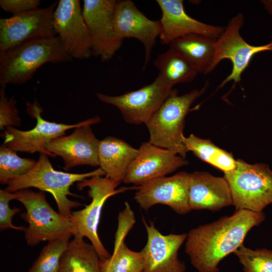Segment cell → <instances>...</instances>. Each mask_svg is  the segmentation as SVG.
Listing matches in <instances>:
<instances>
[{
  "instance_id": "cell-13",
  "label": "cell",
  "mask_w": 272,
  "mask_h": 272,
  "mask_svg": "<svg viewBox=\"0 0 272 272\" xmlns=\"http://www.w3.org/2000/svg\"><path fill=\"white\" fill-rule=\"evenodd\" d=\"M53 27L67 53L80 60L92 55L88 28L79 0H60L53 13Z\"/></svg>"
},
{
  "instance_id": "cell-7",
  "label": "cell",
  "mask_w": 272,
  "mask_h": 272,
  "mask_svg": "<svg viewBox=\"0 0 272 272\" xmlns=\"http://www.w3.org/2000/svg\"><path fill=\"white\" fill-rule=\"evenodd\" d=\"M120 183L106 177L95 176L79 182L78 189L88 187L91 203L82 210L73 212L70 219L76 233L74 236L88 238L98 253L101 260L111 256L101 242L97 229L101 210L106 200L111 196L122 192L128 188L116 189Z\"/></svg>"
},
{
  "instance_id": "cell-32",
  "label": "cell",
  "mask_w": 272,
  "mask_h": 272,
  "mask_svg": "<svg viewBox=\"0 0 272 272\" xmlns=\"http://www.w3.org/2000/svg\"><path fill=\"white\" fill-rule=\"evenodd\" d=\"M41 3L40 0H1L0 7L15 15L38 9Z\"/></svg>"
},
{
  "instance_id": "cell-16",
  "label": "cell",
  "mask_w": 272,
  "mask_h": 272,
  "mask_svg": "<svg viewBox=\"0 0 272 272\" xmlns=\"http://www.w3.org/2000/svg\"><path fill=\"white\" fill-rule=\"evenodd\" d=\"M144 223L147 241L141 251L143 258L142 272H185V264L179 259L178 251L187 234L163 235L153 223Z\"/></svg>"
},
{
  "instance_id": "cell-11",
  "label": "cell",
  "mask_w": 272,
  "mask_h": 272,
  "mask_svg": "<svg viewBox=\"0 0 272 272\" xmlns=\"http://www.w3.org/2000/svg\"><path fill=\"white\" fill-rule=\"evenodd\" d=\"M115 0H84L83 16L90 37L92 55L110 60L121 47L114 27Z\"/></svg>"
},
{
  "instance_id": "cell-28",
  "label": "cell",
  "mask_w": 272,
  "mask_h": 272,
  "mask_svg": "<svg viewBox=\"0 0 272 272\" xmlns=\"http://www.w3.org/2000/svg\"><path fill=\"white\" fill-rule=\"evenodd\" d=\"M71 237L67 236L48 241L28 272H57Z\"/></svg>"
},
{
  "instance_id": "cell-23",
  "label": "cell",
  "mask_w": 272,
  "mask_h": 272,
  "mask_svg": "<svg viewBox=\"0 0 272 272\" xmlns=\"http://www.w3.org/2000/svg\"><path fill=\"white\" fill-rule=\"evenodd\" d=\"M154 63L159 72L157 78L171 88L192 81L199 74L189 61L170 48L159 54Z\"/></svg>"
},
{
  "instance_id": "cell-25",
  "label": "cell",
  "mask_w": 272,
  "mask_h": 272,
  "mask_svg": "<svg viewBox=\"0 0 272 272\" xmlns=\"http://www.w3.org/2000/svg\"><path fill=\"white\" fill-rule=\"evenodd\" d=\"M185 144L188 151H191L199 159L224 173L231 172L236 167L237 161L232 154L216 146L209 139L190 134L188 137H185Z\"/></svg>"
},
{
  "instance_id": "cell-26",
  "label": "cell",
  "mask_w": 272,
  "mask_h": 272,
  "mask_svg": "<svg viewBox=\"0 0 272 272\" xmlns=\"http://www.w3.org/2000/svg\"><path fill=\"white\" fill-rule=\"evenodd\" d=\"M143 267L141 252L130 249L125 244L124 239H115L112 254L100 260L101 272H142Z\"/></svg>"
},
{
  "instance_id": "cell-1",
  "label": "cell",
  "mask_w": 272,
  "mask_h": 272,
  "mask_svg": "<svg viewBox=\"0 0 272 272\" xmlns=\"http://www.w3.org/2000/svg\"><path fill=\"white\" fill-rule=\"evenodd\" d=\"M265 219L261 212L236 210L210 224L191 229L187 234L185 251L199 272H218V265L240 247L247 233Z\"/></svg>"
},
{
  "instance_id": "cell-20",
  "label": "cell",
  "mask_w": 272,
  "mask_h": 272,
  "mask_svg": "<svg viewBox=\"0 0 272 272\" xmlns=\"http://www.w3.org/2000/svg\"><path fill=\"white\" fill-rule=\"evenodd\" d=\"M188 202L191 210L212 211L233 205L227 181L206 171L189 173Z\"/></svg>"
},
{
  "instance_id": "cell-8",
  "label": "cell",
  "mask_w": 272,
  "mask_h": 272,
  "mask_svg": "<svg viewBox=\"0 0 272 272\" xmlns=\"http://www.w3.org/2000/svg\"><path fill=\"white\" fill-rule=\"evenodd\" d=\"M26 112L36 120V126L29 130H21L9 126L1 134L3 144L17 152H39L54 157L46 150V145L53 140L65 135V131L86 124L99 123L100 118L95 116L74 124H66L45 120L41 116L43 109L36 99L27 103Z\"/></svg>"
},
{
  "instance_id": "cell-30",
  "label": "cell",
  "mask_w": 272,
  "mask_h": 272,
  "mask_svg": "<svg viewBox=\"0 0 272 272\" xmlns=\"http://www.w3.org/2000/svg\"><path fill=\"white\" fill-rule=\"evenodd\" d=\"M17 101L14 97L9 98L6 95L5 88L0 90V129L9 126L18 127L21 123L19 111L16 107Z\"/></svg>"
},
{
  "instance_id": "cell-21",
  "label": "cell",
  "mask_w": 272,
  "mask_h": 272,
  "mask_svg": "<svg viewBox=\"0 0 272 272\" xmlns=\"http://www.w3.org/2000/svg\"><path fill=\"white\" fill-rule=\"evenodd\" d=\"M138 154L139 149L124 141L109 136L100 141L99 166L104 172L106 177L120 183Z\"/></svg>"
},
{
  "instance_id": "cell-3",
  "label": "cell",
  "mask_w": 272,
  "mask_h": 272,
  "mask_svg": "<svg viewBox=\"0 0 272 272\" xmlns=\"http://www.w3.org/2000/svg\"><path fill=\"white\" fill-rule=\"evenodd\" d=\"M209 83L201 89L180 95L172 89L159 108L146 124L150 133L149 142L186 157L188 152L183 134L185 118L194 101L206 91Z\"/></svg>"
},
{
  "instance_id": "cell-17",
  "label": "cell",
  "mask_w": 272,
  "mask_h": 272,
  "mask_svg": "<svg viewBox=\"0 0 272 272\" xmlns=\"http://www.w3.org/2000/svg\"><path fill=\"white\" fill-rule=\"evenodd\" d=\"M188 164L185 158L169 150L149 142H144L123 182L140 186L153 179L166 176Z\"/></svg>"
},
{
  "instance_id": "cell-6",
  "label": "cell",
  "mask_w": 272,
  "mask_h": 272,
  "mask_svg": "<svg viewBox=\"0 0 272 272\" xmlns=\"http://www.w3.org/2000/svg\"><path fill=\"white\" fill-rule=\"evenodd\" d=\"M236 168L225 173L236 210L261 212L272 203V170L263 163L238 159Z\"/></svg>"
},
{
  "instance_id": "cell-33",
  "label": "cell",
  "mask_w": 272,
  "mask_h": 272,
  "mask_svg": "<svg viewBox=\"0 0 272 272\" xmlns=\"http://www.w3.org/2000/svg\"><path fill=\"white\" fill-rule=\"evenodd\" d=\"M260 2L267 12L272 16V0H262Z\"/></svg>"
},
{
  "instance_id": "cell-22",
  "label": "cell",
  "mask_w": 272,
  "mask_h": 272,
  "mask_svg": "<svg viewBox=\"0 0 272 272\" xmlns=\"http://www.w3.org/2000/svg\"><path fill=\"white\" fill-rule=\"evenodd\" d=\"M217 39L199 34H190L177 38L169 45L205 75L209 74L213 60Z\"/></svg>"
},
{
  "instance_id": "cell-29",
  "label": "cell",
  "mask_w": 272,
  "mask_h": 272,
  "mask_svg": "<svg viewBox=\"0 0 272 272\" xmlns=\"http://www.w3.org/2000/svg\"><path fill=\"white\" fill-rule=\"evenodd\" d=\"M234 253L238 257L245 272H272L271 250H252L242 244Z\"/></svg>"
},
{
  "instance_id": "cell-31",
  "label": "cell",
  "mask_w": 272,
  "mask_h": 272,
  "mask_svg": "<svg viewBox=\"0 0 272 272\" xmlns=\"http://www.w3.org/2000/svg\"><path fill=\"white\" fill-rule=\"evenodd\" d=\"M17 199L15 192H10L4 189H0V229L1 230L14 229L25 231L23 227H18L12 224L13 216L21 211L20 208H11L9 202L12 200Z\"/></svg>"
},
{
  "instance_id": "cell-2",
  "label": "cell",
  "mask_w": 272,
  "mask_h": 272,
  "mask_svg": "<svg viewBox=\"0 0 272 272\" xmlns=\"http://www.w3.org/2000/svg\"><path fill=\"white\" fill-rule=\"evenodd\" d=\"M72 59L57 36L24 43L0 53L1 87L28 82L45 63H65Z\"/></svg>"
},
{
  "instance_id": "cell-9",
  "label": "cell",
  "mask_w": 272,
  "mask_h": 272,
  "mask_svg": "<svg viewBox=\"0 0 272 272\" xmlns=\"http://www.w3.org/2000/svg\"><path fill=\"white\" fill-rule=\"evenodd\" d=\"M244 23V17L238 13L229 21L221 35L217 39L214 56L209 74L214 70L223 59L230 60L232 64L231 73L218 87L221 88L233 81L234 87L241 80V76L251 60L261 52L272 51V39L264 45L254 46L248 43L241 36L240 31Z\"/></svg>"
},
{
  "instance_id": "cell-19",
  "label": "cell",
  "mask_w": 272,
  "mask_h": 272,
  "mask_svg": "<svg viewBox=\"0 0 272 272\" xmlns=\"http://www.w3.org/2000/svg\"><path fill=\"white\" fill-rule=\"evenodd\" d=\"M156 3L162 12L160 20L162 32L159 37L162 44L169 45L177 38L190 34L217 39L225 29V27L206 24L189 16L182 0H157Z\"/></svg>"
},
{
  "instance_id": "cell-15",
  "label": "cell",
  "mask_w": 272,
  "mask_h": 272,
  "mask_svg": "<svg viewBox=\"0 0 272 272\" xmlns=\"http://www.w3.org/2000/svg\"><path fill=\"white\" fill-rule=\"evenodd\" d=\"M116 37L121 41L134 38L145 49V65L149 63L156 40L162 32L159 20H152L141 12L130 0L116 1L114 16Z\"/></svg>"
},
{
  "instance_id": "cell-10",
  "label": "cell",
  "mask_w": 272,
  "mask_h": 272,
  "mask_svg": "<svg viewBox=\"0 0 272 272\" xmlns=\"http://www.w3.org/2000/svg\"><path fill=\"white\" fill-rule=\"evenodd\" d=\"M58 2L0 19V53L24 43L57 36L53 13Z\"/></svg>"
},
{
  "instance_id": "cell-18",
  "label": "cell",
  "mask_w": 272,
  "mask_h": 272,
  "mask_svg": "<svg viewBox=\"0 0 272 272\" xmlns=\"http://www.w3.org/2000/svg\"><path fill=\"white\" fill-rule=\"evenodd\" d=\"M91 125L88 123L76 127L71 134L57 138L46 145V151L54 157L62 158L65 170L80 165L99 166L100 141L95 135Z\"/></svg>"
},
{
  "instance_id": "cell-27",
  "label": "cell",
  "mask_w": 272,
  "mask_h": 272,
  "mask_svg": "<svg viewBox=\"0 0 272 272\" xmlns=\"http://www.w3.org/2000/svg\"><path fill=\"white\" fill-rule=\"evenodd\" d=\"M37 161L23 158L17 151L2 144L0 147V183L8 185L15 179L30 171Z\"/></svg>"
},
{
  "instance_id": "cell-4",
  "label": "cell",
  "mask_w": 272,
  "mask_h": 272,
  "mask_svg": "<svg viewBox=\"0 0 272 272\" xmlns=\"http://www.w3.org/2000/svg\"><path fill=\"white\" fill-rule=\"evenodd\" d=\"M95 176H105L104 172L99 168L93 171L84 173H70L54 170L47 155L40 154L34 167L27 174L21 176L7 185L5 190L10 192L34 187L41 191H47L53 196L59 212L70 218L72 209L82 206L80 202L68 198L69 195L76 196L70 191L71 186Z\"/></svg>"
},
{
  "instance_id": "cell-12",
  "label": "cell",
  "mask_w": 272,
  "mask_h": 272,
  "mask_svg": "<svg viewBox=\"0 0 272 272\" xmlns=\"http://www.w3.org/2000/svg\"><path fill=\"white\" fill-rule=\"evenodd\" d=\"M172 89L156 77L151 84L122 95L110 96L100 93L96 95L101 101L117 107L127 123L146 124Z\"/></svg>"
},
{
  "instance_id": "cell-5",
  "label": "cell",
  "mask_w": 272,
  "mask_h": 272,
  "mask_svg": "<svg viewBox=\"0 0 272 272\" xmlns=\"http://www.w3.org/2000/svg\"><path fill=\"white\" fill-rule=\"evenodd\" d=\"M15 192L16 200L20 201L26 209L25 212L21 214V217L28 223L24 232L25 239L29 246L74 236L76 230L71 219L53 209L47 202L44 191L35 192L26 188Z\"/></svg>"
},
{
  "instance_id": "cell-24",
  "label": "cell",
  "mask_w": 272,
  "mask_h": 272,
  "mask_svg": "<svg viewBox=\"0 0 272 272\" xmlns=\"http://www.w3.org/2000/svg\"><path fill=\"white\" fill-rule=\"evenodd\" d=\"M83 238L74 236L70 241L57 272H101L98 253Z\"/></svg>"
},
{
  "instance_id": "cell-14",
  "label": "cell",
  "mask_w": 272,
  "mask_h": 272,
  "mask_svg": "<svg viewBox=\"0 0 272 272\" xmlns=\"http://www.w3.org/2000/svg\"><path fill=\"white\" fill-rule=\"evenodd\" d=\"M189 173L180 172L172 176L150 180L137 188L136 202L145 211L157 204L169 207L178 214L188 213Z\"/></svg>"
}]
</instances>
